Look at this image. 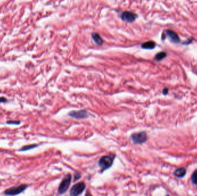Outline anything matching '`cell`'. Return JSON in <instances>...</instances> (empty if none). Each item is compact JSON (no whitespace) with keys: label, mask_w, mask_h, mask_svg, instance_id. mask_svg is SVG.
Masks as SVG:
<instances>
[{"label":"cell","mask_w":197,"mask_h":196,"mask_svg":"<svg viewBox=\"0 0 197 196\" xmlns=\"http://www.w3.org/2000/svg\"><path fill=\"white\" fill-rule=\"evenodd\" d=\"M28 186L27 185L22 184L15 187H12L7 189L4 192V194L7 196H16L23 192L27 188Z\"/></svg>","instance_id":"6da1fadb"},{"label":"cell","mask_w":197,"mask_h":196,"mask_svg":"<svg viewBox=\"0 0 197 196\" xmlns=\"http://www.w3.org/2000/svg\"><path fill=\"white\" fill-rule=\"evenodd\" d=\"M71 176L70 174H68L65 176L61 184L59 185L58 188V192L59 194H63L67 191L71 183Z\"/></svg>","instance_id":"7a4b0ae2"},{"label":"cell","mask_w":197,"mask_h":196,"mask_svg":"<svg viewBox=\"0 0 197 196\" xmlns=\"http://www.w3.org/2000/svg\"><path fill=\"white\" fill-rule=\"evenodd\" d=\"M131 139L135 145H141L146 141L147 135L145 132H141L132 134Z\"/></svg>","instance_id":"3957f363"},{"label":"cell","mask_w":197,"mask_h":196,"mask_svg":"<svg viewBox=\"0 0 197 196\" xmlns=\"http://www.w3.org/2000/svg\"><path fill=\"white\" fill-rule=\"evenodd\" d=\"M112 162L113 159L111 157L104 156L100 159L98 165L102 170V171H104L110 167L112 165Z\"/></svg>","instance_id":"277c9868"},{"label":"cell","mask_w":197,"mask_h":196,"mask_svg":"<svg viewBox=\"0 0 197 196\" xmlns=\"http://www.w3.org/2000/svg\"><path fill=\"white\" fill-rule=\"evenodd\" d=\"M85 188V185L84 182H79L75 185L71 190L70 196H78L82 193Z\"/></svg>","instance_id":"5b68a950"},{"label":"cell","mask_w":197,"mask_h":196,"mask_svg":"<svg viewBox=\"0 0 197 196\" xmlns=\"http://www.w3.org/2000/svg\"><path fill=\"white\" fill-rule=\"evenodd\" d=\"M137 17V15L133 12L125 11L123 12L121 15V19L128 23H133Z\"/></svg>","instance_id":"8992f818"},{"label":"cell","mask_w":197,"mask_h":196,"mask_svg":"<svg viewBox=\"0 0 197 196\" xmlns=\"http://www.w3.org/2000/svg\"><path fill=\"white\" fill-rule=\"evenodd\" d=\"M69 116L76 119H83L88 118V113L85 110L79 111H71L69 113Z\"/></svg>","instance_id":"52a82bcc"},{"label":"cell","mask_w":197,"mask_h":196,"mask_svg":"<svg viewBox=\"0 0 197 196\" xmlns=\"http://www.w3.org/2000/svg\"><path fill=\"white\" fill-rule=\"evenodd\" d=\"M166 33L167 35L170 38L171 41L172 42H173L175 43H177L180 42V39L176 32L172 31L171 30H167Z\"/></svg>","instance_id":"ba28073f"},{"label":"cell","mask_w":197,"mask_h":196,"mask_svg":"<svg viewBox=\"0 0 197 196\" xmlns=\"http://www.w3.org/2000/svg\"><path fill=\"white\" fill-rule=\"evenodd\" d=\"M92 38L94 40L95 43L97 44L98 45L101 46L103 43V40L102 39V38L100 37V35L96 32H94L92 33Z\"/></svg>","instance_id":"9c48e42d"},{"label":"cell","mask_w":197,"mask_h":196,"mask_svg":"<svg viewBox=\"0 0 197 196\" xmlns=\"http://www.w3.org/2000/svg\"><path fill=\"white\" fill-rule=\"evenodd\" d=\"M155 46H156V43L153 41H149L141 44V48L144 49H147V50L153 49Z\"/></svg>","instance_id":"30bf717a"},{"label":"cell","mask_w":197,"mask_h":196,"mask_svg":"<svg viewBox=\"0 0 197 196\" xmlns=\"http://www.w3.org/2000/svg\"><path fill=\"white\" fill-rule=\"evenodd\" d=\"M186 173V170L185 168L182 167V168H180V169H178L175 172L174 174L175 176L177 177H179V178H181L183 176H185Z\"/></svg>","instance_id":"8fae6325"},{"label":"cell","mask_w":197,"mask_h":196,"mask_svg":"<svg viewBox=\"0 0 197 196\" xmlns=\"http://www.w3.org/2000/svg\"><path fill=\"white\" fill-rule=\"evenodd\" d=\"M38 146L36 145H26L23 146L21 149L19 150V151H26L30 149H33L35 148Z\"/></svg>","instance_id":"7c38bea8"},{"label":"cell","mask_w":197,"mask_h":196,"mask_svg":"<svg viewBox=\"0 0 197 196\" xmlns=\"http://www.w3.org/2000/svg\"><path fill=\"white\" fill-rule=\"evenodd\" d=\"M166 56H167V54L166 52H161L156 55L155 59H156L158 61H160V60H162V59H164V58H166Z\"/></svg>","instance_id":"4fadbf2b"},{"label":"cell","mask_w":197,"mask_h":196,"mask_svg":"<svg viewBox=\"0 0 197 196\" xmlns=\"http://www.w3.org/2000/svg\"><path fill=\"white\" fill-rule=\"evenodd\" d=\"M192 181L194 184H197V170L194 172L192 175Z\"/></svg>","instance_id":"5bb4252c"},{"label":"cell","mask_w":197,"mask_h":196,"mask_svg":"<svg viewBox=\"0 0 197 196\" xmlns=\"http://www.w3.org/2000/svg\"><path fill=\"white\" fill-rule=\"evenodd\" d=\"M7 123L8 124H20V122L19 121H8L7 122Z\"/></svg>","instance_id":"9a60e30c"},{"label":"cell","mask_w":197,"mask_h":196,"mask_svg":"<svg viewBox=\"0 0 197 196\" xmlns=\"http://www.w3.org/2000/svg\"><path fill=\"white\" fill-rule=\"evenodd\" d=\"M7 101V99L5 98V97H1L0 98V102H6Z\"/></svg>","instance_id":"2e32d148"},{"label":"cell","mask_w":197,"mask_h":196,"mask_svg":"<svg viewBox=\"0 0 197 196\" xmlns=\"http://www.w3.org/2000/svg\"><path fill=\"white\" fill-rule=\"evenodd\" d=\"M168 89L167 88H165V89H164L163 90V93L166 95V94L168 93Z\"/></svg>","instance_id":"e0dca14e"},{"label":"cell","mask_w":197,"mask_h":196,"mask_svg":"<svg viewBox=\"0 0 197 196\" xmlns=\"http://www.w3.org/2000/svg\"><path fill=\"white\" fill-rule=\"evenodd\" d=\"M80 178V174H79V176H77V174H75V180H78V179H79Z\"/></svg>","instance_id":"ac0fdd59"},{"label":"cell","mask_w":197,"mask_h":196,"mask_svg":"<svg viewBox=\"0 0 197 196\" xmlns=\"http://www.w3.org/2000/svg\"><path fill=\"white\" fill-rule=\"evenodd\" d=\"M85 196H91L90 194H89V193H87V194H86V195H85Z\"/></svg>","instance_id":"d6986e66"},{"label":"cell","mask_w":197,"mask_h":196,"mask_svg":"<svg viewBox=\"0 0 197 196\" xmlns=\"http://www.w3.org/2000/svg\"><path fill=\"white\" fill-rule=\"evenodd\" d=\"M167 196H168V195H167Z\"/></svg>","instance_id":"ffe728a7"}]
</instances>
